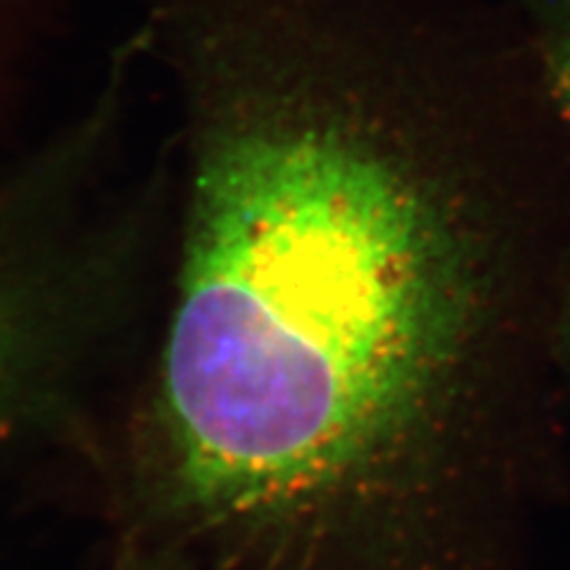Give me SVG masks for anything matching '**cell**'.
Instances as JSON below:
<instances>
[{"instance_id": "obj_2", "label": "cell", "mask_w": 570, "mask_h": 570, "mask_svg": "<svg viewBox=\"0 0 570 570\" xmlns=\"http://www.w3.org/2000/svg\"><path fill=\"white\" fill-rule=\"evenodd\" d=\"M540 75L570 129V0H511Z\"/></svg>"}, {"instance_id": "obj_1", "label": "cell", "mask_w": 570, "mask_h": 570, "mask_svg": "<svg viewBox=\"0 0 570 570\" xmlns=\"http://www.w3.org/2000/svg\"><path fill=\"white\" fill-rule=\"evenodd\" d=\"M456 0H167L186 207L153 433L195 513L307 507L563 343L559 134Z\"/></svg>"}, {"instance_id": "obj_3", "label": "cell", "mask_w": 570, "mask_h": 570, "mask_svg": "<svg viewBox=\"0 0 570 570\" xmlns=\"http://www.w3.org/2000/svg\"><path fill=\"white\" fill-rule=\"evenodd\" d=\"M563 347L568 350V356H570V309H568V318H566V328H563Z\"/></svg>"}]
</instances>
